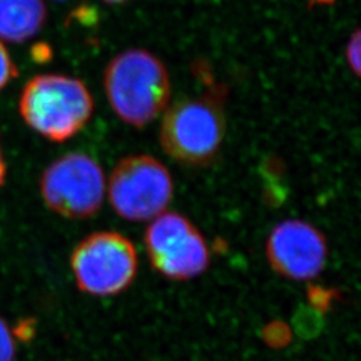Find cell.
<instances>
[{"label": "cell", "mask_w": 361, "mask_h": 361, "mask_svg": "<svg viewBox=\"0 0 361 361\" xmlns=\"http://www.w3.org/2000/svg\"><path fill=\"white\" fill-rule=\"evenodd\" d=\"M4 178H6V162H4L1 147H0V188L4 183Z\"/></svg>", "instance_id": "obj_14"}, {"label": "cell", "mask_w": 361, "mask_h": 361, "mask_svg": "<svg viewBox=\"0 0 361 361\" xmlns=\"http://www.w3.org/2000/svg\"><path fill=\"white\" fill-rule=\"evenodd\" d=\"M267 258L277 274L293 281H310L326 264L328 245L323 233L302 219H286L273 228Z\"/></svg>", "instance_id": "obj_8"}, {"label": "cell", "mask_w": 361, "mask_h": 361, "mask_svg": "<svg viewBox=\"0 0 361 361\" xmlns=\"http://www.w3.org/2000/svg\"><path fill=\"white\" fill-rule=\"evenodd\" d=\"M40 193L44 204L59 216L90 219L104 204V170L90 155L68 153L55 159L43 171Z\"/></svg>", "instance_id": "obj_6"}, {"label": "cell", "mask_w": 361, "mask_h": 361, "mask_svg": "<svg viewBox=\"0 0 361 361\" xmlns=\"http://www.w3.org/2000/svg\"><path fill=\"white\" fill-rule=\"evenodd\" d=\"M18 75V68L6 47L0 43V91Z\"/></svg>", "instance_id": "obj_12"}, {"label": "cell", "mask_w": 361, "mask_h": 361, "mask_svg": "<svg viewBox=\"0 0 361 361\" xmlns=\"http://www.w3.org/2000/svg\"><path fill=\"white\" fill-rule=\"evenodd\" d=\"M360 30H356V31L353 32V35L349 38L348 44H347V49H345V56H347V61H348V65L349 67H350V70H352L357 77L360 75Z\"/></svg>", "instance_id": "obj_11"}, {"label": "cell", "mask_w": 361, "mask_h": 361, "mask_svg": "<svg viewBox=\"0 0 361 361\" xmlns=\"http://www.w3.org/2000/svg\"><path fill=\"white\" fill-rule=\"evenodd\" d=\"M104 85L111 109L130 126L143 128L168 109V68L147 50L118 54L104 70Z\"/></svg>", "instance_id": "obj_1"}, {"label": "cell", "mask_w": 361, "mask_h": 361, "mask_svg": "<svg viewBox=\"0 0 361 361\" xmlns=\"http://www.w3.org/2000/svg\"><path fill=\"white\" fill-rule=\"evenodd\" d=\"M58 1H62V0H58Z\"/></svg>", "instance_id": "obj_17"}, {"label": "cell", "mask_w": 361, "mask_h": 361, "mask_svg": "<svg viewBox=\"0 0 361 361\" xmlns=\"http://www.w3.org/2000/svg\"><path fill=\"white\" fill-rule=\"evenodd\" d=\"M145 246L155 271L176 281L202 274L210 262L204 235L189 219L174 212H165L150 221Z\"/></svg>", "instance_id": "obj_7"}, {"label": "cell", "mask_w": 361, "mask_h": 361, "mask_svg": "<svg viewBox=\"0 0 361 361\" xmlns=\"http://www.w3.org/2000/svg\"><path fill=\"white\" fill-rule=\"evenodd\" d=\"M46 19L43 0H0V39L23 43L40 32Z\"/></svg>", "instance_id": "obj_9"}, {"label": "cell", "mask_w": 361, "mask_h": 361, "mask_svg": "<svg viewBox=\"0 0 361 361\" xmlns=\"http://www.w3.org/2000/svg\"><path fill=\"white\" fill-rule=\"evenodd\" d=\"M71 269L83 293L116 296L135 280L138 255L129 238L119 233H92L75 246Z\"/></svg>", "instance_id": "obj_5"}, {"label": "cell", "mask_w": 361, "mask_h": 361, "mask_svg": "<svg viewBox=\"0 0 361 361\" xmlns=\"http://www.w3.org/2000/svg\"><path fill=\"white\" fill-rule=\"evenodd\" d=\"M314 1H317V3H324V4H328V3H332L334 0H314Z\"/></svg>", "instance_id": "obj_16"}, {"label": "cell", "mask_w": 361, "mask_h": 361, "mask_svg": "<svg viewBox=\"0 0 361 361\" xmlns=\"http://www.w3.org/2000/svg\"><path fill=\"white\" fill-rule=\"evenodd\" d=\"M264 337L267 340L268 344H271L273 347H281L285 345L289 341V332L288 328L284 324H271L265 328L264 331Z\"/></svg>", "instance_id": "obj_13"}, {"label": "cell", "mask_w": 361, "mask_h": 361, "mask_svg": "<svg viewBox=\"0 0 361 361\" xmlns=\"http://www.w3.org/2000/svg\"><path fill=\"white\" fill-rule=\"evenodd\" d=\"M225 116L212 98H188L165 110L159 142L166 154L189 166L210 164L225 137Z\"/></svg>", "instance_id": "obj_3"}, {"label": "cell", "mask_w": 361, "mask_h": 361, "mask_svg": "<svg viewBox=\"0 0 361 361\" xmlns=\"http://www.w3.org/2000/svg\"><path fill=\"white\" fill-rule=\"evenodd\" d=\"M27 125L52 142H65L83 129L94 113V99L83 82L61 74L30 79L19 99Z\"/></svg>", "instance_id": "obj_2"}, {"label": "cell", "mask_w": 361, "mask_h": 361, "mask_svg": "<svg viewBox=\"0 0 361 361\" xmlns=\"http://www.w3.org/2000/svg\"><path fill=\"white\" fill-rule=\"evenodd\" d=\"M16 345L13 331L0 317V361H15Z\"/></svg>", "instance_id": "obj_10"}, {"label": "cell", "mask_w": 361, "mask_h": 361, "mask_svg": "<svg viewBox=\"0 0 361 361\" xmlns=\"http://www.w3.org/2000/svg\"><path fill=\"white\" fill-rule=\"evenodd\" d=\"M106 189L119 217L142 222L165 213L173 198L174 183L161 161L138 154L125 157L116 164Z\"/></svg>", "instance_id": "obj_4"}, {"label": "cell", "mask_w": 361, "mask_h": 361, "mask_svg": "<svg viewBox=\"0 0 361 361\" xmlns=\"http://www.w3.org/2000/svg\"><path fill=\"white\" fill-rule=\"evenodd\" d=\"M104 3H109V4H122V3H126L129 0H102Z\"/></svg>", "instance_id": "obj_15"}]
</instances>
